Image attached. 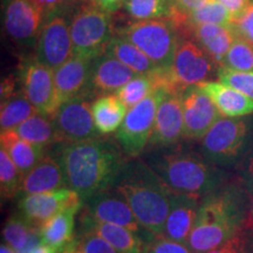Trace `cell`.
I'll return each instance as SVG.
<instances>
[{
    "mask_svg": "<svg viewBox=\"0 0 253 253\" xmlns=\"http://www.w3.org/2000/svg\"><path fill=\"white\" fill-rule=\"evenodd\" d=\"M148 55L157 67L170 68L179 39L173 24L168 19L135 21L120 32Z\"/></svg>",
    "mask_w": 253,
    "mask_h": 253,
    "instance_id": "7",
    "label": "cell"
},
{
    "mask_svg": "<svg viewBox=\"0 0 253 253\" xmlns=\"http://www.w3.org/2000/svg\"><path fill=\"white\" fill-rule=\"evenodd\" d=\"M217 78L220 82L236 88L253 101V71L239 72L220 67L217 71Z\"/></svg>",
    "mask_w": 253,
    "mask_h": 253,
    "instance_id": "37",
    "label": "cell"
},
{
    "mask_svg": "<svg viewBox=\"0 0 253 253\" xmlns=\"http://www.w3.org/2000/svg\"><path fill=\"white\" fill-rule=\"evenodd\" d=\"M93 1L104 12L112 14L114 12L119 11L122 6H125L126 0H93Z\"/></svg>",
    "mask_w": 253,
    "mask_h": 253,
    "instance_id": "46",
    "label": "cell"
},
{
    "mask_svg": "<svg viewBox=\"0 0 253 253\" xmlns=\"http://www.w3.org/2000/svg\"><path fill=\"white\" fill-rule=\"evenodd\" d=\"M220 67L239 72L253 71V45L243 38L237 37L227 50Z\"/></svg>",
    "mask_w": 253,
    "mask_h": 253,
    "instance_id": "36",
    "label": "cell"
},
{
    "mask_svg": "<svg viewBox=\"0 0 253 253\" xmlns=\"http://www.w3.org/2000/svg\"><path fill=\"white\" fill-rule=\"evenodd\" d=\"M198 86L209 95L224 118H243L253 114V101L236 88L211 80Z\"/></svg>",
    "mask_w": 253,
    "mask_h": 253,
    "instance_id": "23",
    "label": "cell"
},
{
    "mask_svg": "<svg viewBox=\"0 0 253 253\" xmlns=\"http://www.w3.org/2000/svg\"><path fill=\"white\" fill-rule=\"evenodd\" d=\"M55 252H58V251H55V250H53L52 248H49V246H47L41 243V244L37 245L36 248H34L33 250H31L28 253H55Z\"/></svg>",
    "mask_w": 253,
    "mask_h": 253,
    "instance_id": "49",
    "label": "cell"
},
{
    "mask_svg": "<svg viewBox=\"0 0 253 253\" xmlns=\"http://www.w3.org/2000/svg\"><path fill=\"white\" fill-rule=\"evenodd\" d=\"M237 178L250 197H253V147L236 167Z\"/></svg>",
    "mask_w": 253,
    "mask_h": 253,
    "instance_id": "42",
    "label": "cell"
},
{
    "mask_svg": "<svg viewBox=\"0 0 253 253\" xmlns=\"http://www.w3.org/2000/svg\"><path fill=\"white\" fill-rule=\"evenodd\" d=\"M0 253H17V252H15V250L12 249L8 244L2 243V244L0 245Z\"/></svg>",
    "mask_w": 253,
    "mask_h": 253,
    "instance_id": "51",
    "label": "cell"
},
{
    "mask_svg": "<svg viewBox=\"0 0 253 253\" xmlns=\"http://www.w3.org/2000/svg\"><path fill=\"white\" fill-rule=\"evenodd\" d=\"M173 1H175V4L177 5V4H178V1H179V0H173Z\"/></svg>",
    "mask_w": 253,
    "mask_h": 253,
    "instance_id": "54",
    "label": "cell"
},
{
    "mask_svg": "<svg viewBox=\"0 0 253 253\" xmlns=\"http://www.w3.org/2000/svg\"><path fill=\"white\" fill-rule=\"evenodd\" d=\"M230 12L232 17L238 15L245 11L250 5L253 4V0H216Z\"/></svg>",
    "mask_w": 253,
    "mask_h": 253,
    "instance_id": "45",
    "label": "cell"
},
{
    "mask_svg": "<svg viewBox=\"0 0 253 253\" xmlns=\"http://www.w3.org/2000/svg\"><path fill=\"white\" fill-rule=\"evenodd\" d=\"M0 145L8 154L23 177L46 156V149L21 138L13 129L0 132Z\"/></svg>",
    "mask_w": 253,
    "mask_h": 253,
    "instance_id": "26",
    "label": "cell"
},
{
    "mask_svg": "<svg viewBox=\"0 0 253 253\" xmlns=\"http://www.w3.org/2000/svg\"><path fill=\"white\" fill-rule=\"evenodd\" d=\"M91 62L93 59L73 55L63 65L54 69V81L60 106L73 97L89 91Z\"/></svg>",
    "mask_w": 253,
    "mask_h": 253,
    "instance_id": "18",
    "label": "cell"
},
{
    "mask_svg": "<svg viewBox=\"0 0 253 253\" xmlns=\"http://www.w3.org/2000/svg\"><path fill=\"white\" fill-rule=\"evenodd\" d=\"M205 253H253V231L244 226L231 238Z\"/></svg>",
    "mask_w": 253,
    "mask_h": 253,
    "instance_id": "38",
    "label": "cell"
},
{
    "mask_svg": "<svg viewBox=\"0 0 253 253\" xmlns=\"http://www.w3.org/2000/svg\"><path fill=\"white\" fill-rule=\"evenodd\" d=\"M60 143L99 138L89 95L82 94L63 102L52 116Z\"/></svg>",
    "mask_w": 253,
    "mask_h": 253,
    "instance_id": "9",
    "label": "cell"
},
{
    "mask_svg": "<svg viewBox=\"0 0 253 253\" xmlns=\"http://www.w3.org/2000/svg\"><path fill=\"white\" fill-rule=\"evenodd\" d=\"M167 94L164 88H157L143 101L128 109L122 126L116 131V140L126 157L138 158L147 149L158 107Z\"/></svg>",
    "mask_w": 253,
    "mask_h": 253,
    "instance_id": "8",
    "label": "cell"
},
{
    "mask_svg": "<svg viewBox=\"0 0 253 253\" xmlns=\"http://www.w3.org/2000/svg\"><path fill=\"white\" fill-rule=\"evenodd\" d=\"M38 110L25 96L24 93L17 94L11 99L2 101L0 107V129L1 131L11 130L21 125L31 116L36 115Z\"/></svg>",
    "mask_w": 253,
    "mask_h": 253,
    "instance_id": "31",
    "label": "cell"
},
{
    "mask_svg": "<svg viewBox=\"0 0 253 253\" xmlns=\"http://www.w3.org/2000/svg\"><path fill=\"white\" fill-rule=\"evenodd\" d=\"M82 1H84V0H65V2L67 4V6L79 4V2H82Z\"/></svg>",
    "mask_w": 253,
    "mask_h": 253,
    "instance_id": "52",
    "label": "cell"
},
{
    "mask_svg": "<svg viewBox=\"0 0 253 253\" xmlns=\"http://www.w3.org/2000/svg\"><path fill=\"white\" fill-rule=\"evenodd\" d=\"M147 253H195L188 244L168 239L166 237H155L149 243Z\"/></svg>",
    "mask_w": 253,
    "mask_h": 253,
    "instance_id": "41",
    "label": "cell"
},
{
    "mask_svg": "<svg viewBox=\"0 0 253 253\" xmlns=\"http://www.w3.org/2000/svg\"><path fill=\"white\" fill-rule=\"evenodd\" d=\"M207 1L208 0H179L178 4H177L176 6L179 9H182V11L189 12V11H192V9L199 7V6L205 4Z\"/></svg>",
    "mask_w": 253,
    "mask_h": 253,
    "instance_id": "47",
    "label": "cell"
},
{
    "mask_svg": "<svg viewBox=\"0 0 253 253\" xmlns=\"http://www.w3.org/2000/svg\"><path fill=\"white\" fill-rule=\"evenodd\" d=\"M81 213L101 223L114 224L135 231L149 243L156 237L141 225L126 199L114 189L99 192L87 198L84 202Z\"/></svg>",
    "mask_w": 253,
    "mask_h": 253,
    "instance_id": "11",
    "label": "cell"
},
{
    "mask_svg": "<svg viewBox=\"0 0 253 253\" xmlns=\"http://www.w3.org/2000/svg\"><path fill=\"white\" fill-rule=\"evenodd\" d=\"M245 227L253 231V197H250V205L248 211V217H246Z\"/></svg>",
    "mask_w": 253,
    "mask_h": 253,
    "instance_id": "48",
    "label": "cell"
},
{
    "mask_svg": "<svg viewBox=\"0 0 253 253\" xmlns=\"http://www.w3.org/2000/svg\"><path fill=\"white\" fill-rule=\"evenodd\" d=\"M250 196L238 182H227L201 199L197 218L188 239L195 253H205L245 226Z\"/></svg>",
    "mask_w": 253,
    "mask_h": 253,
    "instance_id": "2",
    "label": "cell"
},
{
    "mask_svg": "<svg viewBox=\"0 0 253 253\" xmlns=\"http://www.w3.org/2000/svg\"><path fill=\"white\" fill-rule=\"evenodd\" d=\"M156 89L157 84L153 75H136L115 94L118 95L119 99L122 101L126 108L130 109Z\"/></svg>",
    "mask_w": 253,
    "mask_h": 253,
    "instance_id": "34",
    "label": "cell"
},
{
    "mask_svg": "<svg viewBox=\"0 0 253 253\" xmlns=\"http://www.w3.org/2000/svg\"><path fill=\"white\" fill-rule=\"evenodd\" d=\"M79 231H91L106 239L120 253H147L149 242L135 231L114 224L101 223L80 213Z\"/></svg>",
    "mask_w": 253,
    "mask_h": 253,
    "instance_id": "21",
    "label": "cell"
},
{
    "mask_svg": "<svg viewBox=\"0 0 253 253\" xmlns=\"http://www.w3.org/2000/svg\"><path fill=\"white\" fill-rule=\"evenodd\" d=\"M175 145L160 148L143 160L173 192L201 201L230 182V172L214 166L203 154Z\"/></svg>",
    "mask_w": 253,
    "mask_h": 253,
    "instance_id": "3",
    "label": "cell"
},
{
    "mask_svg": "<svg viewBox=\"0 0 253 253\" xmlns=\"http://www.w3.org/2000/svg\"><path fill=\"white\" fill-rule=\"evenodd\" d=\"M74 55L69 24L62 13L45 19L36 43V59L53 71Z\"/></svg>",
    "mask_w": 253,
    "mask_h": 253,
    "instance_id": "12",
    "label": "cell"
},
{
    "mask_svg": "<svg viewBox=\"0 0 253 253\" xmlns=\"http://www.w3.org/2000/svg\"><path fill=\"white\" fill-rule=\"evenodd\" d=\"M230 27L237 34L253 45V4L249 6L245 11L231 19Z\"/></svg>",
    "mask_w": 253,
    "mask_h": 253,
    "instance_id": "40",
    "label": "cell"
},
{
    "mask_svg": "<svg viewBox=\"0 0 253 253\" xmlns=\"http://www.w3.org/2000/svg\"><path fill=\"white\" fill-rule=\"evenodd\" d=\"M84 203L73 205L55 214L40 227V239L42 244L55 251L67 249L77 238L75 233V218L82 210Z\"/></svg>",
    "mask_w": 253,
    "mask_h": 253,
    "instance_id": "24",
    "label": "cell"
},
{
    "mask_svg": "<svg viewBox=\"0 0 253 253\" xmlns=\"http://www.w3.org/2000/svg\"><path fill=\"white\" fill-rule=\"evenodd\" d=\"M21 176L8 154L4 149H0V195L2 201H8L19 196Z\"/></svg>",
    "mask_w": 253,
    "mask_h": 253,
    "instance_id": "35",
    "label": "cell"
},
{
    "mask_svg": "<svg viewBox=\"0 0 253 253\" xmlns=\"http://www.w3.org/2000/svg\"><path fill=\"white\" fill-rule=\"evenodd\" d=\"M77 235L78 248L81 253H120L106 239L91 231H79Z\"/></svg>",
    "mask_w": 253,
    "mask_h": 253,
    "instance_id": "39",
    "label": "cell"
},
{
    "mask_svg": "<svg viewBox=\"0 0 253 253\" xmlns=\"http://www.w3.org/2000/svg\"><path fill=\"white\" fill-rule=\"evenodd\" d=\"M214 63L212 58L196 41L179 40L170 67L171 79L179 93L209 81L214 73Z\"/></svg>",
    "mask_w": 253,
    "mask_h": 253,
    "instance_id": "10",
    "label": "cell"
},
{
    "mask_svg": "<svg viewBox=\"0 0 253 253\" xmlns=\"http://www.w3.org/2000/svg\"><path fill=\"white\" fill-rule=\"evenodd\" d=\"M123 7L136 21L153 19L170 20L176 4L173 0H126Z\"/></svg>",
    "mask_w": 253,
    "mask_h": 253,
    "instance_id": "32",
    "label": "cell"
},
{
    "mask_svg": "<svg viewBox=\"0 0 253 253\" xmlns=\"http://www.w3.org/2000/svg\"><path fill=\"white\" fill-rule=\"evenodd\" d=\"M94 122L101 136L116 132L122 126L128 108L116 94H107L97 97L91 103Z\"/></svg>",
    "mask_w": 253,
    "mask_h": 253,
    "instance_id": "27",
    "label": "cell"
},
{
    "mask_svg": "<svg viewBox=\"0 0 253 253\" xmlns=\"http://www.w3.org/2000/svg\"><path fill=\"white\" fill-rule=\"evenodd\" d=\"M2 238L17 253H28L41 244L40 230L32 225L19 211L6 219Z\"/></svg>",
    "mask_w": 253,
    "mask_h": 253,
    "instance_id": "28",
    "label": "cell"
},
{
    "mask_svg": "<svg viewBox=\"0 0 253 253\" xmlns=\"http://www.w3.org/2000/svg\"><path fill=\"white\" fill-rule=\"evenodd\" d=\"M106 53L118 59L137 75H148L158 68L137 46L121 36L113 37Z\"/></svg>",
    "mask_w": 253,
    "mask_h": 253,
    "instance_id": "29",
    "label": "cell"
},
{
    "mask_svg": "<svg viewBox=\"0 0 253 253\" xmlns=\"http://www.w3.org/2000/svg\"><path fill=\"white\" fill-rule=\"evenodd\" d=\"M31 1L42 12L45 19L49 15L62 13L65 7H67L65 0H31Z\"/></svg>",
    "mask_w": 253,
    "mask_h": 253,
    "instance_id": "43",
    "label": "cell"
},
{
    "mask_svg": "<svg viewBox=\"0 0 253 253\" xmlns=\"http://www.w3.org/2000/svg\"><path fill=\"white\" fill-rule=\"evenodd\" d=\"M19 81L18 79L14 78V75H7V77L2 78L1 84H0V97H1V102L11 99V97H13L18 94L15 93V90H17V84Z\"/></svg>",
    "mask_w": 253,
    "mask_h": 253,
    "instance_id": "44",
    "label": "cell"
},
{
    "mask_svg": "<svg viewBox=\"0 0 253 253\" xmlns=\"http://www.w3.org/2000/svg\"><path fill=\"white\" fill-rule=\"evenodd\" d=\"M13 130L21 138L43 149L54 143H60L53 119L40 113L31 116L21 125L15 126Z\"/></svg>",
    "mask_w": 253,
    "mask_h": 253,
    "instance_id": "30",
    "label": "cell"
},
{
    "mask_svg": "<svg viewBox=\"0 0 253 253\" xmlns=\"http://www.w3.org/2000/svg\"><path fill=\"white\" fill-rule=\"evenodd\" d=\"M113 189L145 230L156 237L163 235L173 191L144 161H129Z\"/></svg>",
    "mask_w": 253,
    "mask_h": 253,
    "instance_id": "4",
    "label": "cell"
},
{
    "mask_svg": "<svg viewBox=\"0 0 253 253\" xmlns=\"http://www.w3.org/2000/svg\"><path fill=\"white\" fill-rule=\"evenodd\" d=\"M68 188L65 172L56 156L46 155L21 179L18 197Z\"/></svg>",
    "mask_w": 253,
    "mask_h": 253,
    "instance_id": "19",
    "label": "cell"
},
{
    "mask_svg": "<svg viewBox=\"0 0 253 253\" xmlns=\"http://www.w3.org/2000/svg\"><path fill=\"white\" fill-rule=\"evenodd\" d=\"M20 84L25 96L38 113L52 118L60 107L54 71L34 58L25 62L21 68Z\"/></svg>",
    "mask_w": 253,
    "mask_h": 253,
    "instance_id": "13",
    "label": "cell"
},
{
    "mask_svg": "<svg viewBox=\"0 0 253 253\" xmlns=\"http://www.w3.org/2000/svg\"><path fill=\"white\" fill-rule=\"evenodd\" d=\"M136 75L134 71L104 52L91 62L90 88L99 94H115Z\"/></svg>",
    "mask_w": 253,
    "mask_h": 253,
    "instance_id": "20",
    "label": "cell"
},
{
    "mask_svg": "<svg viewBox=\"0 0 253 253\" xmlns=\"http://www.w3.org/2000/svg\"><path fill=\"white\" fill-rule=\"evenodd\" d=\"M66 250H67V249L62 250V251H58V252H55V253H67V252H66Z\"/></svg>",
    "mask_w": 253,
    "mask_h": 253,
    "instance_id": "53",
    "label": "cell"
},
{
    "mask_svg": "<svg viewBox=\"0 0 253 253\" xmlns=\"http://www.w3.org/2000/svg\"><path fill=\"white\" fill-rule=\"evenodd\" d=\"M74 55L95 59L106 52L113 39V25L109 13L99 6L87 2L79 7L69 23Z\"/></svg>",
    "mask_w": 253,
    "mask_h": 253,
    "instance_id": "6",
    "label": "cell"
},
{
    "mask_svg": "<svg viewBox=\"0 0 253 253\" xmlns=\"http://www.w3.org/2000/svg\"><path fill=\"white\" fill-rule=\"evenodd\" d=\"M6 36L21 46H36L45 15L31 0H6L4 6Z\"/></svg>",
    "mask_w": 253,
    "mask_h": 253,
    "instance_id": "15",
    "label": "cell"
},
{
    "mask_svg": "<svg viewBox=\"0 0 253 253\" xmlns=\"http://www.w3.org/2000/svg\"><path fill=\"white\" fill-rule=\"evenodd\" d=\"M56 158L61 164L68 188L82 201L113 189L129 161L115 142L93 138L60 148Z\"/></svg>",
    "mask_w": 253,
    "mask_h": 253,
    "instance_id": "1",
    "label": "cell"
},
{
    "mask_svg": "<svg viewBox=\"0 0 253 253\" xmlns=\"http://www.w3.org/2000/svg\"><path fill=\"white\" fill-rule=\"evenodd\" d=\"M253 147V114L221 118L202 138L201 153L214 166L235 170Z\"/></svg>",
    "mask_w": 253,
    "mask_h": 253,
    "instance_id": "5",
    "label": "cell"
},
{
    "mask_svg": "<svg viewBox=\"0 0 253 253\" xmlns=\"http://www.w3.org/2000/svg\"><path fill=\"white\" fill-rule=\"evenodd\" d=\"M196 42L212 58L218 66H221L227 50L237 39V34L230 26L213 24L194 25L190 27Z\"/></svg>",
    "mask_w": 253,
    "mask_h": 253,
    "instance_id": "25",
    "label": "cell"
},
{
    "mask_svg": "<svg viewBox=\"0 0 253 253\" xmlns=\"http://www.w3.org/2000/svg\"><path fill=\"white\" fill-rule=\"evenodd\" d=\"M66 252H67V253H81L80 250H79V248H78L77 238H75L74 242H73L72 244L68 246L67 250H66Z\"/></svg>",
    "mask_w": 253,
    "mask_h": 253,
    "instance_id": "50",
    "label": "cell"
},
{
    "mask_svg": "<svg viewBox=\"0 0 253 253\" xmlns=\"http://www.w3.org/2000/svg\"><path fill=\"white\" fill-rule=\"evenodd\" d=\"M186 24L189 31L194 25L201 24H213L221 25V26H230L232 15L220 2L216 0H208L205 4L192 11L185 12Z\"/></svg>",
    "mask_w": 253,
    "mask_h": 253,
    "instance_id": "33",
    "label": "cell"
},
{
    "mask_svg": "<svg viewBox=\"0 0 253 253\" xmlns=\"http://www.w3.org/2000/svg\"><path fill=\"white\" fill-rule=\"evenodd\" d=\"M80 203H84V201L78 192L66 188L20 197L18 202V211L32 225L40 230V227L55 214Z\"/></svg>",
    "mask_w": 253,
    "mask_h": 253,
    "instance_id": "16",
    "label": "cell"
},
{
    "mask_svg": "<svg viewBox=\"0 0 253 253\" xmlns=\"http://www.w3.org/2000/svg\"><path fill=\"white\" fill-rule=\"evenodd\" d=\"M184 132L182 94L168 93L158 107L153 135L149 144L151 147H171L178 143Z\"/></svg>",
    "mask_w": 253,
    "mask_h": 253,
    "instance_id": "17",
    "label": "cell"
},
{
    "mask_svg": "<svg viewBox=\"0 0 253 253\" xmlns=\"http://www.w3.org/2000/svg\"><path fill=\"white\" fill-rule=\"evenodd\" d=\"M184 132L188 140H202L212 126L224 118L216 104L199 86H191L182 93Z\"/></svg>",
    "mask_w": 253,
    "mask_h": 253,
    "instance_id": "14",
    "label": "cell"
},
{
    "mask_svg": "<svg viewBox=\"0 0 253 253\" xmlns=\"http://www.w3.org/2000/svg\"><path fill=\"white\" fill-rule=\"evenodd\" d=\"M199 203L201 201L197 198L173 192L163 235L161 237L186 244L197 218Z\"/></svg>",
    "mask_w": 253,
    "mask_h": 253,
    "instance_id": "22",
    "label": "cell"
}]
</instances>
